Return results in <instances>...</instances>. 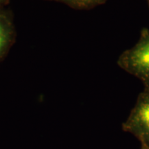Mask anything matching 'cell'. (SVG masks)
Returning a JSON list of instances; mask_svg holds the SVG:
<instances>
[{
    "instance_id": "7a4b0ae2",
    "label": "cell",
    "mask_w": 149,
    "mask_h": 149,
    "mask_svg": "<svg viewBox=\"0 0 149 149\" xmlns=\"http://www.w3.org/2000/svg\"><path fill=\"white\" fill-rule=\"evenodd\" d=\"M126 125L142 135L149 136V90L139 97Z\"/></svg>"
},
{
    "instance_id": "6da1fadb",
    "label": "cell",
    "mask_w": 149,
    "mask_h": 149,
    "mask_svg": "<svg viewBox=\"0 0 149 149\" xmlns=\"http://www.w3.org/2000/svg\"><path fill=\"white\" fill-rule=\"evenodd\" d=\"M118 66L138 78L149 90V29L143 28L137 43L121 54Z\"/></svg>"
},
{
    "instance_id": "5b68a950",
    "label": "cell",
    "mask_w": 149,
    "mask_h": 149,
    "mask_svg": "<svg viewBox=\"0 0 149 149\" xmlns=\"http://www.w3.org/2000/svg\"><path fill=\"white\" fill-rule=\"evenodd\" d=\"M143 149H149V148H148V147H147V146H145L144 147H143Z\"/></svg>"
},
{
    "instance_id": "8992f818",
    "label": "cell",
    "mask_w": 149,
    "mask_h": 149,
    "mask_svg": "<svg viewBox=\"0 0 149 149\" xmlns=\"http://www.w3.org/2000/svg\"><path fill=\"white\" fill-rule=\"evenodd\" d=\"M147 1H148V6H149V0H147Z\"/></svg>"
},
{
    "instance_id": "3957f363",
    "label": "cell",
    "mask_w": 149,
    "mask_h": 149,
    "mask_svg": "<svg viewBox=\"0 0 149 149\" xmlns=\"http://www.w3.org/2000/svg\"><path fill=\"white\" fill-rule=\"evenodd\" d=\"M12 38L10 24L5 17L0 15V56L8 48Z\"/></svg>"
},
{
    "instance_id": "277c9868",
    "label": "cell",
    "mask_w": 149,
    "mask_h": 149,
    "mask_svg": "<svg viewBox=\"0 0 149 149\" xmlns=\"http://www.w3.org/2000/svg\"><path fill=\"white\" fill-rule=\"evenodd\" d=\"M69 6L79 10H88L104 4L107 0H58Z\"/></svg>"
},
{
    "instance_id": "52a82bcc",
    "label": "cell",
    "mask_w": 149,
    "mask_h": 149,
    "mask_svg": "<svg viewBox=\"0 0 149 149\" xmlns=\"http://www.w3.org/2000/svg\"><path fill=\"white\" fill-rule=\"evenodd\" d=\"M3 1V0H0V1Z\"/></svg>"
}]
</instances>
